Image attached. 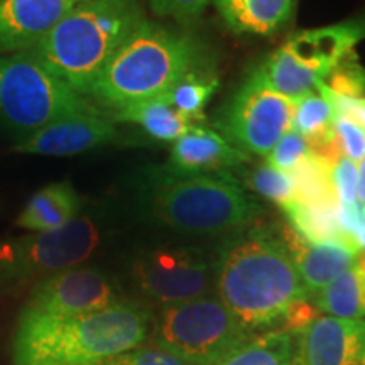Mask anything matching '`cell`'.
<instances>
[{"instance_id": "25", "label": "cell", "mask_w": 365, "mask_h": 365, "mask_svg": "<svg viewBox=\"0 0 365 365\" xmlns=\"http://www.w3.org/2000/svg\"><path fill=\"white\" fill-rule=\"evenodd\" d=\"M339 207L340 205H308L294 200L282 210L296 234L309 242H325L349 237L340 227Z\"/></svg>"}, {"instance_id": "35", "label": "cell", "mask_w": 365, "mask_h": 365, "mask_svg": "<svg viewBox=\"0 0 365 365\" xmlns=\"http://www.w3.org/2000/svg\"><path fill=\"white\" fill-rule=\"evenodd\" d=\"M360 122H362V125L365 129V102H364V107H362V117H360Z\"/></svg>"}, {"instance_id": "3", "label": "cell", "mask_w": 365, "mask_h": 365, "mask_svg": "<svg viewBox=\"0 0 365 365\" xmlns=\"http://www.w3.org/2000/svg\"><path fill=\"white\" fill-rule=\"evenodd\" d=\"M203 66H210L207 49L193 34L145 19L110 58L88 97L117 112L161 97Z\"/></svg>"}, {"instance_id": "36", "label": "cell", "mask_w": 365, "mask_h": 365, "mask_svg": "<svg viewBox=\"0 0 365 365\" xmlns=\"http://www.w3.org/2000/svg\"><path fill=\"white\" fill-rule=\"evenodd\" d=\"M362 365H365V359H364V364Z\"/></svg>"}, {"instance_id": "34", "label": "cell", "mask_w": 365, "mask_h": 365, "mask_svg": "<svg viewBox=\"0 0 365 365\" xmlns=\"http://www.w3.org/2000/svg\"><path fill=\"white\" fill-rule=\"evenodd\" d=\"M359 180H357V202L365 205V158L359 163Z\"/></svg>"}, {"instance_id": "17", "label": "cell", "mask_w": 365, "mask_h": 365, "mask_svg": "<svg viewBox=\"0 0 365 365\" xmlns=\"http://www.w3.org/2000/svg\"><path fill=\"white\" fill-rule=\"evenodd\" d=\"M247 161V153L218 132L198 124L173 143L168 168L181 175H215L235 170Z\"/></svg>"}, {"instance_id": "23", "label": "cell", "mask_w": 365, "mask_h": 365, "mask_svg": "<svg viewBox=\"0 0 365 365\" xmlns=\"http://www.w3.org/2000/svg\"><path fill=\"white\" fill-rule=\"evenodd\" d=\"M255 71L269 88L293 102L317 91V85L323 81L318 71L299 63L284 46L255 68Z\"/></svg>"}, {"instance_id": "19", "label": "cell", "mask_w": 365, "mask_h": 365, "mask_svg": "<svg viewBox=\"0 0 365 365\" xmlns=\"http://www.w3.org/2000/svg\"><path fill=\"white\" fill-rule=\"evenodd\" d=\"M80 208L81 198L71 182H51L31 196L16 225L31 232L54 230L78 217Z\"/></svg>"}, {"instance_id": "2", "label": "cell", "mask_w": 365, "mask_h": 365, "mask_svg": "<svg viewBox=\"0 0 365 365\" xmlns=\"http://www.w3.org/2000/svg\"><path fill=\"white\" fill-rule=\"evenodd\" d=\"M153 314L139 301L70 318L19 319L12 365H103L149 339Z\"/></svg>"}, {"instance_id": "22", "label": "cell", "mask_w": 365, "mask_h": 365, "mask_svg": "<svg viewBox=\"0 0 365 365\" xmlns=\"http://www.w3.org/2000/svg\"><path fill=\"white\" fill-rule=\"evenodd\" d=\"M217 365H299L298 335L287 330L255 333Z\"/></svg>"}, {"instance_id": "10", "label": "cell", "mask_w": 365, "mask_h": 365, "mask_svg": "<svg viewBox=\"0 0 365 365\" xmlns=\"http://www.w3.org/2000/svg\"><path fill=\"white\" fill-rule=\"evenodd\" d=\"M132 277L161 307L215 294V255L196 245H164L139 255Z\"/></svg>"}, {"instance_id": "8", "label": "cell", "mask_w": 365, "mask_h": 365, "mask_svg": "<svg viewBox=\"0 0 365 365\" xmlns=\"http://www.w3.org/2000/svg\"><path fill=\"white\" fill-rule=\"evenodd\" d=\"M100 244V228L90 217L66 225L0 242V282L22 284L80 266Z\"/></svg>"}, {"instance_id": "20", "label": "cell", "mask_w": 365, "mask_h": 365, "mask_svg": "<svg viewBox=\"0 0 365 365\" xmlns=\"http://www.w3.org/2000/svg\"><path fill=\"white\" fill-rule=\"evenodd\" d=\"M112 120L139 125L145 134L159 143H176L180 137L200 124L178 112L164 97L150 98L120 108Z\"/></svg>"}, {"instance_id": "12", "label": "cell", "mask_w": 365, "mask_h": 365, "mask_svg": "<svg viewBox=\"0 0 365 365\" xmlns=\"http://www.w3.org/2000/svg\"><path fill=\"white\" fill-rule=\"evenodd\" d=\"M298 335L299 365H362L365 319L325 314L313 319Z\"/></svg>"}, {"instance_id": "1", "label": "cell", "mask_w": 365, "mask_h": 365, "mask_svg": "<svg viewBox=\"0 0 365 365\" xmlns=\"http://www.w3.org/2000/svg\"><path fill=\"white\" fill-rule=\"evenodd\" d=\"M215 294L249 331L281 330L287 312L309 299L281 230L232 232L215 255Z\"/></svg>"}, {"instance_id": "6", "label": "cell", "mask_w": 365, "mask_h": 365, "mask_svg": "<svg viewBox=\"0 0 365 365\" xmlns=\"http://www.w3.org/2000/svg\"><path fill=\"white\" fill-rule=\"evenodd\" d=\"M98 112L31 51L0 56V127L17 139L63 118Z\"/></svg>"}, {"instance_id": "13", "label": "cell", "mask_w": 365, "mask_h": 365, "mask_svg": "<svg viewBox=\"0 0 365 365\" xmlns=\"http://www.w3.org/2000/svg\"><path fill=\"white\" fill-rule=\"evenodd\" d=\"M279 230L309 299L341 276L362 254V249L352 237L309 242L296 234L289 225Z\"/></svg>"}, {"instance_id": "29", "label": "cell", "mask_w": 365, "mask_h": 365, "mask_svg": "<svg viewBox=\"0 0 365 365\" xmlns=\"http://www.w3.org/2000/svg\"><path fill=\"white\" fill-rule=\"evenodd\" d=\"M309 156L307 139L291 129L281 137V140L274 145V149L266 156V163L284 173H293L299 164H303Z\"/></svg>"}, {"instance_id": "30", "label": "cell", "mask_w": 365, "mask_h": 365, "mask_svg": "<svg viewBox=\"0 0 365 365\" xmlns=\"http://www.w3.org/2000/svg\"><path fill=\"white\" fill-rule=\"evenodd\" d=\"M357 180H359V168L357 163L352 159L341 156L339 163L331 170V182L335 190L336 200L344 207L355 205L357 202Z\"/></svg>"}, {"instance_id": "28", "label": "cell", "mask_w": 365, "mask_h": 365, "mask_svg": "<svg viewBox=\"0 0 365 365\" xmlns=\"http://www.w3.org/2000/svg\"><path fill=\"white\" fill-rule=\"evenodd\" d=\"M325 86L331 93L346 98H362L365 93V71L355 61L354 53L341 59L325 78Z\"/></svg>"}, {"instance_id": "31", "label": "cell", "mask_w": 365, "mask_h": 365, "mask_svg": "<svg viewBox=\"0 0 365 365\" xmlns=\"http://www.w3.org/2000/svg\"><path fill=\"white\" fill-rule=\"evenodd\" d=\"M335 134L345 158L360 163L365 158V129L359 120L349 117L335 118Z\"/></svg>"}, {"instance_id": "21", "label": "cell", "mask_w": 365, "mask_h": 365, "mask_svg": "<svg viewBox=\"0 0 365 365\" xmlns=\"http://www.w3.org/2000/svg\"><path fill=\"white\" fill-rule=\"evenodd\" d=\"M312 301L318 312L331 317L365 319V250L352 266Z\"/></svg>"}, {"instance_id": "26", "label": "cell", "mask_w": 365, "mask_h": 365, "mask_svg": "<svg viewBox=\"0 0 365 365\" xmlns=\"http://www.w3.org/2000/svg\"><path fill=\"white\" fill-rule=\"evenodd\" d=\"M335 110L325 95L319 91L294 102L293 129L307 139L308 148L322 143L335 132Z\"/></svg>"}, {"instance_id": "33", "label": "cell", "mask_w": 365, "mask_h": 365, "mask_svg": "<svg viewBox=\"0 0 365 365\" xmlns=\"http://www.w3.org/2000/svg\"><path fill=\"white\" fill-rule=\"evenodd\" d=\"M213 0H149L150 11L159 17H171L182 24L198 19Z\"/></svg>"}, {"instance_id": "9", "label": "cell", "mask_w": 365, "mask_h": 365, "mask_svg": "<svg viewBox=\"0 0 365 365\" xmlns=\"http://www.w3.org/2000/svg\"><path fill=\"white\" fill-rule=\"evenodd\" d=\"M293 100L269 88L254 70L223 105L217 125L235 148L266 158L281 137L293 129Z\"/></svg>"}, {"instance_id": "14", "label": "cell", "mask_w": 365, "mask_h": 365, "mask_svg": "<svg viewBox=\"0 0 365 365\" xmlns=\"http://www.w3.org/2000/svg\"><path fill=\"white\" fill-rule=\"evenodd\" d=\"M115 137L117 129L112 118L100 112H91L53 122L19 140L14 145V150L38 156H75L112 143Z\"/></svg>"}, {"instance_id": "7", "label": "cell", "mask_w": 365, "mask_h": 365, "mask_svg": "<svg viewBox=\"0 0 365 365\" xmlns=\"http://www.w3.org/2000/svg\"><path fill=\"white\" fill-rule=\"evenodd\" d=\"M254 335L217 294L161 307L149 333L154 346L193 365H217Z\"/></svg>"}, {"instance_id": "15", "label": "cell", "mask_w": 365, "mask_h": 365, "mask_svg": "<svg viewBox=\"0 0 365 365\" xmlns=\"http://www.w3.org/2000/svg\"><path fill=\"white\" fill-rule=\"evenodd\" d=\"M81 0H0V53L31 51Z\"/></svg>"}, {"instance_id": "27", "label": "cell", "mask_w": 365, "mask_h": 365, "mask_svg": "<svg viewBox=\"0 0 365 365\" xmlns=\"http://www.w3.org/2000/svg\"><path fill=\"white\" fill-rule=\"evenodd\" d=\"M244 180L247 188L254 190L255 193L264 196L269 202L277 203L281 208L296 200L293 175L277 170L267 163L245 173Z\"/></svg>"}, {"instance_id": "5", "label": "cell", "mask_w": 365, "mask_h": 365, "mask_svg": "<svg viewBox=\"0 0 365 365\" xmlns=\"http://www.w3.org/2000/svg\"><path fill=\"white\" fill-rule=\"evenodd\" d=\"M145 205L161 225L193 235L232 234L264 215L230 173L181 175L168 166L150 173Z\"/></svg>"}, {"instance_id": "24", "label": "cell", "mask_w": 365, "mask_h": 365, "mask_svg": "<svg viewBox=\"0 0 365 365\" xmlns=\"http://www.w3.org/2000/svg\"><path fill=\"white\" fill-rule=\"evenodd\" d=\"M220 86L217 73L212 66H203L185 75L170 91L161 95L178 112L195 122L205 120V107Z\"/></svg>"}, {"instance_id": "16", "label": "cell", "mask_w": 365, "mask_h": 365, "mask_svg": "<svg viewBox=\"0 0 365 365\" xmlns=\"http://www.w3.org/2000/svg\"><path fill=\"white\" fill-rule=\"evenodd\" d=\"M365 38V16L339 24L299 31L286 41L284 48L293 56L322 75L323 81L341 59L354 53Z\"/></svg>"}, {"instance_id": "4", "label": "cell", "mask_w": 365, "mask_h": 365, "mask_svg": "<svg viewBox=\"0 0 365 365\" xmlns=\"http://www.w3.org/2000/svg\"><path fill=\"white\" fill-rule=\"evenodd\" d=\"M144 21L139 0H81L31 53L85 97L117 49Z\"/></svg>"}, {"instance_id": "11", "label": "cell", "mask_w": 365, "mask_h": 365, "mask_svg": "<svg viewBox=\"0 0 365 365\" xmlns=\"http://www.w3.org/2000/svg\"><path fill=\"white\" fill-rule=\"evenodd\" d=\"M122 298L107 274L95 267H71L34 286L19 319L70 318L98 312Z\"/></svg>"}, {"instance_id": "32", "label": "cell", "mask_w": 365, "mask_h": 365, "mask_svg": "<svg viewBox=\"0 0 365 365\" xmlns=\"http://www.w3.org/2000/svg\"><path fill=\"white\" fill-rule=\"evenodd\" d=\"M103 365H193L188 364L176 355L158 346H144L139 345L135 349L127 350L124 354H118L110 360H107Z\"/></svg>"}, {"instance_id": "18", "label": "cell", "mask_w": 365, "mask_h": 365, "mask_svg": "<svg viewBox=\"0 0 365 365\" xmlns=\"http://www.w3.org/2000/svg\"><path fill=\"white\" fill-rule=\"evenodd\" d=\"M213 6L234 33L272 36L289 24L296 0H213Z\"/></svg>"}]
</instances>
